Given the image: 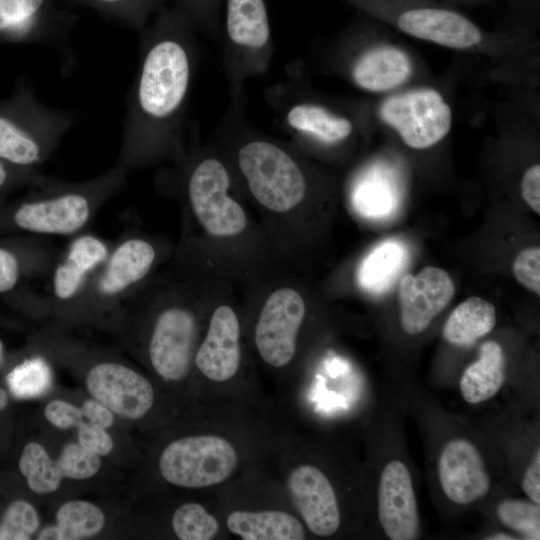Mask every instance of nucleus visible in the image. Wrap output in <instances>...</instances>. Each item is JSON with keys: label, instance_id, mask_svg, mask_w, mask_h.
<instances>
[{"label": "nucleus", "instance_id": "f257e3e1", "mask_svg": "<svg viewBox=\"0 0 540 540\" xmlns=\"http://www.w3.org/2000/svg\"><path fill=\"white\" fill-rule=\"evenodd\" d=\"M136 77L127 97L116 166L127 173L165 157H181L187 106L199 47L174 9H162L141 31Z\"/></svg>", "mask_w": 540, "mask_h": 540}, {"label": "nucleus", "instance_id": "f03ea898", "mask_svg": "<svg viewBox=\"0 0 540 540\" xmlns=\"http://www.w3.org/2000/svg\"><path fill=\"white\" fill-rule=\"evenodd\" d=\"M396 32L483 60L488 79L513 88L538 89V37L511 29L487 30L441 0H343Z\"/></svg>", "mask_w": 540, "mask_h": 540}, {"label": "nucleus", "instance_id": "7ed1b4c3", "mask_svg": "<svg viewBox=\"0 0 540 540\" xmlns=\"http://www.w3.org/2000/svg\"><path fill=\"white\" fill-rule=\"evenodd\" d=\"M325 66L372 98L432 78L414 48L393 29L369 17L348 27L330 43Z\"/></svg>", "mask_w": 540, "mask_h": 540}, {"label": "nucleus", "instance_id": "20e7f679", "mask_svg": "<svg viewBox=\"0 0 540 540\" xmlns=\"http://www.w3.org/2000/svg\"><path fill=\"white\" fill-rule=\"evenodd\" d=\"M303 76L302 69L294 66L287 81L267 92V101L279 125L297 144L333 151L372 132L366 99L343 101L325 97L314 91Z\"/></svg>", "mask_w": 540, "mask_h": 540}, {"label": "nucleus", "instance_id": "39448f33", "mask_svg": "<svg viewBox=\"0 0 540 540\" xmlns=\"http://www.w3.org/2000/svg\"><path fill=\"white\" fill-rule=\"evenodd\" d=\"M454 80L453 68L441 79L432 77L391 94L366 99L372 131L379 130L414 151L439 146L453 126Z\"/></svg>", "mask_w": 540, "mask_h": 540}, {"label": "nucleus", "instance_id": "423d86ee", "mask_svg": "<svg viewBox=\"0 0 540 540\" xmlns=\"http://www.w3.org/2000/svg\"><path fill=\"white\" fill-rule=\"evenodd\" d=\"M227 120L233 126L234 161L252 197L265 209L287 213L300 206L310 191L309 174L287 146L246 127L238 120L237 98Z\"/></svg>", "mask_w": 540, "mask_h": 540}, {"label": "nucleus", "instance_id": "0eeeda50", "mask_svg": "<svg viewBox=\"0 0 540 540\" xmlns=\"http://www.w3.org/2000/svg\"><path fill=\"white\" fill-rule=\"evenodd\" d=\"M127 172L114 165L105 173L81 182L54 178L14 210L11 221L22 231L45 236L82 233L97 211L125 185Z\"/></svg>", "mask_w": 540, "mask_h": 540}, {"label": "nucleus", "instance_id": "6e6552de", "mask_svg": "<svg viewBox=\"0 0 540 540\" xmlns=\"http://www.w3.org/2000/svg\"><path fill=\"white\" fill-rule=\"evenodd\" d=\"M158 258L159 248L153 241L135 233H123L111 245L107 259L73 308L100 313L128 302L144 286Z\"/></svg>", "mask_w": 540, "mask_h": 540}, {"label": "nucleus", "instance_id": "1a4fd4ad", "mask_svg": "<svg viewBox=\"0 0 540 540\" xmlns=\"http://www.w3.org/2000/svg\"><path fill=\"white\" fill-rule=\"evenodd\" d=\"M273 43L265 0H225L223 67L231 95L269 68Z\"/></svg>", "mask_w": 540, "mask_h": 540}, {"label": "nucleus", "instance_id": "9d476101", "mask_svg": "<svg viewBox=\"0 0 540 540\" xmlns=\"http://www.w3.org/2000/svg\"><path fill=\"white\" fill-rule=\"evenodd\" d=\"M14 108L15 111L0 112V159L34 168L51 156L75 117L39 103L28 91Z\"/></svg>", "mask_w": 540, "mask_h": 540}, {"label": "nucleus", "instance_id": "9b49d317", "mask_svg": "<svg viewBox=\"0 0 540 540\" xmlns=\"http://www.w3.org/2000/svg\"><path fill=\"white\" fill-rule=\"evenodd\" d=\"M232 178L224 161L212 154L195 155L187 162L184 190L191 214L215 237L242 233L247 225L243 207L229 194Z\"/></svg>", "mask_w": 540, "mask_h": 540}, {"label": "nucleus", "instance_id": "f8f14e48", "mask_svg": "<svg viewBox=\"0 0 540 540\" xmlns=\"http://www.w3.org/2000/svg\"><path fill=\"white\" fill-rule=\"evenodd\" d=\"M238 454L226 438L195 435L177 439L161 453L162 477L175 486L204 488L228 479L238 465Z\"/></svg>", "mask_w": 540, "mask_h": 540}, {"label": "nucleus", "instance_id": "ddd939ff", "mask_svg": "<svg viewBox=\"0 0 540 540\" xmlns=\"http://www.w3.org/2000/svg\"><path fill=\"white\" fill-rule=\"evenodd\" d=\"M168 296L152 324L148 357L160 377L179 381L190 370L198 323L193 310L180 298L181 292L168 290Z\"/></svg>", "mask_w": 540, "mask_h": 540}, {"label": "nucleus", "instance_id": "4468645a", "mask_svg": "<svg viewBox=\"0 0 540 540\" xmlns=\"http://www.w3.org/2000/svg\"><path fill=\"white\" fill-rule=\"evenodd\" d=\"M435 470L441 494L453 505L475 504L487 497L492 488L482 450L464 434L444 439L435 459Z\"/></svg>", "mask_w": 540, "mask_h": 540}, {"label": "nucleus", "instance_id": "2eb2a0df", "mask_svg": "<svg viewBox=\"0 0 540 540\" xmlns=\"http://www.w3.org/2000/svg\"><path fill=\"white\" fill-rule=\"evenodd\" d=\"M305 314V301L294 288L281 287L267 297L254 331L257 351L266 364L281 368L292 361Z\"/></svg>", "mask_w": 540, "mask_h": 540}, {"label": "nucleus", "instance_id": "dca6fc26", "mask_svg": "<svg viewBox=\"0 0 540 540\" xmlns=\"http://www.w3.org/2000/svg\"><path fill=\"white\" fill-rule=\"evenodd\" d=\"M376 508L378 522L388 539L418 538L421 528L414 479L399 456H390L379 469Z\"/></svg>", "mask_w": 540, "mask_h": 540}, {"label": "nucleus", "instance_id": "f3484780", "mask_svg": "<svg viewBox=\"0 0 540 540\" xmlns=\"http://www.w3.org/2000/svg\"><path fill=\"white\" fill-rule=\"evenodd\" d=\"M76 16L57 0H0V34L71 53L69 35Z\"/></svg>", "mask_w": 540, "mask_h": 540}, {"label": "nucleus", "instance_id": "a211bd4d", "mask_svg": "<svg viewBox=\"0 0 540 540\" xmlns=\"http://www.w3.org/2000/svg\"><path fill=\"white\" fill-rule=\"evenodd\" d=\"M111 245L91 233H79L62 251L51 272V302L58 308L73 307L105 262Z\"/></svg>", "mask_w": 540, "mask_h": 540}, {"label": "nucleus", "instance_id": "6ab92c4d", "mask_svg": "<svg viewBox=\"0 0 540 540\" xmlns=\"http://www.w3.org/2000/svg\"><path fill=\"white\" fill-rule=\"evenodd\" d=\"M86 386L92 397L111 412L125 418L143 417L154 402L151 383L133 369L116 362H100L90 368Z\"/></svg>", "mask_w": 540, "mask_h": 540}, {"label": "nucleus", "instance_id": "aec40b11", "mask_svg": "<svg viewBox=\"0 0 540 540\" xmlns=\"http://www.w3.org/2000/svg\"><path fill=\"white\" fill-rule=\"evenodd\" d=\"M286 484L297 511L314 535L329 537L339 530L342 515L338 496L322 469L298 465L288 474Z\"/></svg>", "mask_w": 540, "mask_h": 540}, {"label": "nucleus", "instance_id": "412c9836", "mask_svg": "<svg viewBox=\"0 0 540 540\" xmlns=\"http://www.w3.org/2000/svg\"><path fill=\"white\" fill-rule=\"evenodd\" d=\"M455 295V284L443 269L428 266L407 274L399 284L400 325L410 336L423 333Z\"/></svg>", "mask_w": 540, "mask_h": 540}, {"label": "nucleus", "instance_id": "4be33fe9", "mask_svg": "<svg viewBox=\"0 0 540 540\" xmlns=\"http://www.w3.org/2000/svg\"><path fill=\"white\" fill-rule=\"evenodd\" d=\"M101 466L99 455L79 443L64 446L60 456L52 460L45 448L36 442L28 443L20 456L19 469L29 488L38 494L57 490L63 478L87 479Z\"/></svg>", "mask_w": 540, "mask_h": 540}, {"label": "nucleus", "instance_id": "5701e85b", "mask_svg": "<svg viewBox=\"0 0 540 540\" xmlns=\"http://www.w3.org/2000/svg\"><path fill=\"white\" fill-rule=\"evenodd\" d=\"M240 360L238 317L232 307L220 305L211 314L207 334L194 356L195 365L209 380L225 382L236 375Z\"/></svg>", "mask_w": 540, "mask_h": 540}, {"label": "nucleus", "instance_id": "b1692460", "mask_svg": "<svg viewBox=\"0 0 540 540\" xmlns=\"http://www.w3.org/2000/svg\"><path fill=\"white\" fill-rule=\"evenodd\" d=\"M507 376V361L503 347L489 340L481 344L478 358L469 364L459 380L462 399L480 404L495 397L503 388Z\"/></svg>", "mask_w": 540, "mask_h": 540}, {"label": "nucleus", "instance_id": "393cba45", "mask_svg": "<svg viewBox=\"0 0 540 540\" xmlns=\"http://www.w3.org/2000/svg\"><path fill=\"white\" fill-rule=\"evenodd\" d=\"M228 530L244 540H302L305 531L293 515L280 510H236L226 520Z\"/></svg>", "mask_w": 540, "mask_h": 540}, {"label": "nucleus", "instance_id": "a878e982", "mask_svg": "<svg viewBox=\"0 0 540 540\" xmlns=\"http://www.w3.org/2000/svg\"><path fill=\"white\" fill-rule=\"evenodd\" d=\"M494 305L480 297L461 302L446 320L442 335L451 345L468 347L489 334L496 325Z\"/></svg>", "mask_w": 540, "mask_h": 540}, {"label": "nucleus", "instance_id": "bb28decb", "mask_svg": "<svg viewBox=\"0 0 540 540\" xmlns=\"http://www.w3.org/2000/svg\"><path fill=\"white\" fill-rule=\"evenodd\" d=\"M105 516L96 505L82 500L63 504L56 513V524L44 528L38 540H77L99 533Z\"/></svg>", "mask_w": 540, "mask_h": 540}, {"label": "nucleus", "instance_id": "cd10ccee", "mask_svg": "<svg viewBox=\"0 0 540 540\" xmlns=\"http://www.w3.org/2000/svg\"><path fill=\"white\" fill-rule=\"evenodd\" d=\"M406 261V249L399 241H383L363 261L359 281L370 292L384 293L398 279Z\"/></svg>", "mask_w": 540, "mask_h": 540}, {"label": "nucleus", "instance_id": "c85d7f7f", "mask_svg": "<svg viewBox=\"0 0 540 540\" xmlns=\"http://www.w3.org/2000/svg\"><path fill=\"white\" fill-rule=\"evenodd\" d=\"M11 394L18 399L35 398L46 393L52 384V371L39 356L26 359L7 375Z\"/></svg>", "mask_w": 540, "mask_h": 540}, {"label": "nucleus", "instance_id": "c756f323", "mask_svg": "<svg viewBox=\"0 0 540 540\" xmlns=\"http://www.w3.org/2000/svg\"><path fill=\"white\" fill-rule=\"evenodd\" d=\"M119 19L141 31L154 13L164 9L167 0H69Z\"/></svg>", "mask_w": 540, "mask_h": 540}, {"label": "nucleus", "instance_id": "7c9ffc66", "mask_svg": "<svg viewBox=\"0 0 540 540\" xmlns=\"http://www.w3.org/2000/svg\"><path fill=\"white\" fill-rule=\"evenodd\" d=\"M495 512L504 527L522 538L540 539V504L521 498H508L497 504Z\"/></svg>", "mask_w": 540, "mask_h": 540}, {"label": "nucleus", "instance_id": "2f4dec72", "mask_svg": "<svg viewBox=\"0 0 540 540\" xmlns=\"http://www.w3.org/2000/svg\"><path fill=\"white\" fill-rule=\"evenodd\" d=\"M370 172L362 186L363 199L370 205V212L383 216L398 201L399 182L384 161L372 165Z\"/></svg>", "mask_w": 540, "mask_h": 540}, {"label": "nucleus", "instance_id": "473e14b6", "mask_svg": "<svg viewBox=\"0 0 540 540\" xmlns=\"http://www.w3.org/2000/svg\"><path fill=\"white\" fill-rule=\"evenodd\" d=\"M172 528L180 540H210L218 534L220 526L201 504L191 502L176 509Z\"/></svg>", "mask_w": 540, "mask_h": 540}, {"label": "nucleus", "instance_id": "72a5a7b5", "mask_svg": "<svg viewBox=\"0 0 540 540\" xmlns=\"http://www.w3.org/2000/svg\"><path fill=\"white\" fill-rule=\"evenodd\" d=\"M38 526L35 508L26 501H15L8 506L0 522V540H28Z\"/></svg>", "mask_w": 540, "mask_h": 540}, {"label": "nucleus", "instance_id": "f704fd0d", "mask_svg": "<svg viewBox=\"0 0 540 540\" xmlns=\"http://www.w3.org/2000/svg\"><path fill=\"white\" fill-rule=\"evenodd\" d=\"M220 0H174V9L194 31L217 33V8Z\"/></svg>", "mask_w": 540, "mask_h": 540}, {"label": "nucleus", "instance_id": "c9c22d12", "mask_svg": "<svg viewBox=\"0 0 540 540\" xmlns=\"http://www.w3.org/2000/svg\"><path fill=\"white\" fill-rule=\"evenodd\" d=\"M516 280L530 291L540 294V248L529 247L517 254L512 264Z\"/></svg>", "mask_w": 540, "mask_h": 540}, {"label": "nucleus", "instance_id": "e433bc0d", "mask_svg": "<svg viewBox=\"0 0 540 540\" xmlns=\"http://www.w3.org/2000/svg\"><path fill=\"white\" fill-rule=\"evenodd\" d=\"M79 444L89 451L104 456L109 454L114 446L113 440L106 429L83 421L78 426Z\"/></svg>", "mask_w": 540, "mask_h": 540}, {"label": "nucleus", "instance_id": "4c0bfd02", "mask_svg": "<svg viewBox=\"0 0 540 540\" xmlns=\"http://www.w3.org/2000/svg\"><path fill=\"white\" fill-rule=\"evenodd\" d=\"M44 414L51 424L61 429L77 427L83 421H87L81 407L63 400H53L48 403Z\"/></svg>", "mask_w": 540, "mask_h": 540}, {"label": "nucleus", "instance_id": "58836bf2", "mask_svg": "<svg viewBox=\"0 0 540 540\" xmlns=\"http://www.w3.org/2000/svg\"><path fill=\"white\" fill-rule=\"evenodd\" d=\"M21 270L19 257L10 249L0 247V293L15 288L20 280Z\"/></svg>", "mask_w": 540, "mask_h": 540}, {"label": "nucleus", "instance_id": "ea45409f", "mask_svg": "<svg viewBox=\"0 0 540 540\" xmlns=\"http://www.w3.org/2000/svg\"><path fill=\"white\" fill-rule=\"evenodd\" d=\"M520 193L525 203L540 214V164L528 167L520 179Z\"/></svg>", "mask_w": 540, "mask_h": 540}, {"label": "nucleus", "instance_id": "a19ab883", "mask_svg": "<svg viewBox=\"0 0 540 540\" xmlns=\"http://www.w3.org/2000/svg\"><path fill=\"white\" fill-rule=\"evenodd\" d=\"M509 4L520 18L518 31L537 37L535 28L538 21L539 0H509Z\"/></svg>", "mask_w": 540, "mask_h": 540}, {"label": "nucleus", "instance_id": "79ce46f5", "mask_svg": "<svg viewBox=\"0 0 540 540\" xmlns=\"http://www.w3.org/2000/svg\"><path fill=\"white\" fill-rule=\"evenodd\" d=\"M521 488L528 499L540 504V449L534 451L521 480Z\"/></svg>", "mask_w": 540, "mask_h": 540}, {"label": "nucleus", "instance_id": "37998d69", "mask_svg": "<svg viewBox=\"0 0 540 540\" xmlns=\"http://www.w3.org/2000/svg\"><path fill=\"white\" fill-rule=\"evenodd\" d=\"M84 417L93 425L107 429L113 424L112 412L97 400H87L81 406Z\"/></svg>", "mask_w": 540, "mask_h": 540}, {"label": "nucleus", "instance_id": "c03bdc74", "mask_svg": "<svg viewBox=\"0 0 540 540\" xmlns=\"http://www.w3.org/2000/svg\"><path fill=\"white\" fill-rule=\"evenodd\" d=\"M441 1L447 2L454 6H467V7L487 5L494 2V0H441Z\"/></svg>", "mask_w": 540, "mask_h": 540}, {"label": "nucleus", "instance_id": "a18cd8bd", "mask_svg": "<svg viewBox=\"0 0 540 540\" xmlns=\"http://www.w3.org/2000/svg\"><path fill=\"white\" fill-rule=\"evenodd\" d=\"M6 163L8 162L0 159V190L12 181L13 173L10 172Z\"/></svg>", "mask_w": 540, "mask_h": 540}, {"label": "nucleus", "instance_id": "49530a36", "mask_svg": "<svg viewBox=\"0 0 540 540\" xmlns=\"http://www.w3.org/2000/svg\"><path fill=\"white\" fill-rule=\"evenodd\" d=\"M487 539H494V540H514L518 539V537H514L513 534L507 533V532H497L494 534L489 535L486 537Z\"/></svg>", "mask_w": 540, "mask_h": 540}, {"label": "nucleus", "instance_id": "de8ad7c7", "mask_svg": "<svg viewBox=\"0 0 540 540\" xmlns=\"http://www.w3.org/2000/svg\"><path fill=\"white\" fill-rule=\"evenodd\" d=\"M8 404V396L6 392L0 388V410H3Z\"/></svg>", "mask_w": 540, "mask_h": 540}, {"label": "nucleus", "instance_id": "09e8293b", "mask_svg": "<svg viewBox=\"0 0 540 540\" xmlns=\"http://www.w3.org/2000/svg\"><path fill=\"white\" fill-rule=\"evenodd\" d=\"M1 358H2V345L0 343V361H1Z\"/></svg>", "mask_w": 540, "mask_h": 540}]
</instances>
